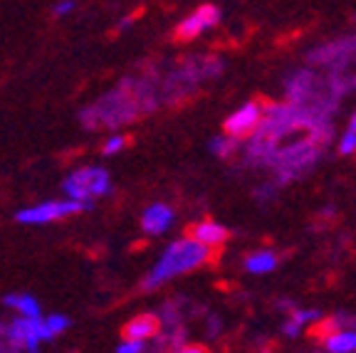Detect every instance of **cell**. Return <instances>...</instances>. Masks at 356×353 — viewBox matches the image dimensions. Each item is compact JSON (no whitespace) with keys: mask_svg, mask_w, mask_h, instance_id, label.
<instances>
[{"mask_svg":"<svg viewBox=\"0 0 356 353\" xmlns=\"http://www.w3.org/2000/svg\"><path fill=\"white\" fill-rule=\"evenodd\" d=\"M208 149H211V154L220 156V158H228V156L235 154V149H238V141L230 138L228 133H218V136H213L211 141H208Z\"/></svg>","mask_w":356,"mask_h":353,"instance_id":"obj_13","label":"cell"},{"mask_svg":"<svg viewBox=\"0 0 356 353\" xmlns=\"http://www.w3.org/2000/svg\"><path fill=\"white\" fill-rule=\"evenodd\" d=\"M129 138L124 136V133H109V136L102 141V154L104 156H117L122 154L124 149H127Z\"/></svg>","mask_w":356,"mask_h":353,"instance_id":"obj_14","label":"cell"},{"mask_svg":"<svg viewBox=\"0 0 356 353\" xmlns=\"http://www.w3.org/2000/svg\"><path fill=\"white\" fill-rule=\"evenodd\" d=\"M349 131H354V133H356V111L351 114V119H349Z\"/></svg>","mask_w":356,"mask_h":353,"instance_id":"obj_21","label":"cell"},{"mask_svg":"<svg viewBox=\"0 0 356 353\" xmlns=\"http://www.w3.org/2000/svg\"><path fill=\"white\" fill-rule=\"evenodd\" d=\"M161 331H163V324H161V319H159V314H136L124 326V338L151 343L161 336Z\"/></svg>","mask_w":356,"mask_h":353,"instance_id":"obj_7","label":"cell"},{"mask_svg":"<svg viewBox=\"0 0 356 353\" xmlns=\"http://www.w3.org/2000/svg\"><path fill=\"white\" fill-rule=\"evenodd\" d=\"M134 22H136V15H124L122 20L117 22V33H127V30H131Z\"/></svg>","mask_w":356,"mask_h":353,"instance_id":"obj_19","label":"cell"},{"mask_svg":"<svg viewBox=\"0 0 356 353\" xmlns=\"http://www.w3.org/2000/svg\"><path fill=\"white\" fill-rule=\"evenodd\" d=\"M173 225H176V210L168 203H151L141 213V230L149 238H161Z\"/></svg>","mask_w":356,"mask_h":353,"instance_id":"obj_6","label":"cell"},{"mask_svg":"<svg viewBox=\"0 0 356 353\" xmlns=\"http://www.w3.org/2000/svg\"><path fill=\"white\" fill-rule=\"evenodd\" d=\"M337 151H339V156H356V133L346 129L337 141Z\"/></svg>","mask_w":356,"mask_h":353,"instance_id":"obj_16","label":"cell"},{"mask_svg":"<svg viewBox=\"0 0 356 353\" xmlns=\"http://www.w3.org/2000/svg\"><path fill=\"white\" fill-rule=\"evenodd\" d=\"M146 351H149V343L129 341V338H124V341L117 346V353H146Z\"/></svg>","mask_w":356,"mask_h":353,"instance_id":"obj_17","label":"cell"},{"mask_svg":"<svg viewBox=\"0 0 356 353\" xmlns=\"http://www.w3.org/2000/svg\"><path fill=\"white\" fill-rule=\"evenodd\" d=\"M211 249L203 247L200 243H195L191 235L176 238L173 243H168L163 247V252L159 254V260L151 265V270L146 272V277L141 279V289L144 292H156V289L166 287L168 281L178 279V277L191 274V272L200 270L211 262Z\"/></svg>","mask_w":356,"mask_h":353,"instance_id":"obj_1","label":"cell"},{"mask_svg":"<svg viewBox=\"0 0 356 353\" xmlns=\"http://www.w3.org/2000/svg\"><path fill=\"white\" fill-rule=\"evenodd\" d=\"M319 321H322V311L302 306V309H295L292 314H287V319L282 321V334L287 338H297V336H302L309 326L319 324Z\"/></svg>","mask_w":356,"mask_h":353,"instance_id":"obj_10","label":"cell"},{"mask_svg":"<svg viewBox=\"0 0 356 353\" xmlns=\"http://www.w3.org/2000/svg\"><path fill=\"white\" fill-rule=\"evenodd\" d=\"M111 176L102 166H79L70 171L62 181L65 198L77 200L84 205H95V200L106 198L111 193Z\"/></svg>","mask_w":356,"mask_h":353,"instance_id":"obj_2","label":"cell"},{"mask_svg":"<svg viewBox=\"0 0 356 353\" xmlns=\"http://www.w3.org/2000/svg\"><path fill=\"white\" fill-rule=\"evenodd\" d=\"M322 346L327 353H356V326H339L324 331Z\"/></svg>","mask_w":356,"mask_h":353,"instance_id":"obj_9","label":"cell"},{"mask_svg":"<svg viewBox=\"0 0 356 353\" xmlns=\"http://www.w3.org/2000/svg\"><path fill=\"white\" fill-rule=\"evenodd\" d=\"M262 119H265V109H262L260 101H245L225 119V133L235 141L248 138L252 136V131L260 129Z\"/></svg>","mask_w":356,"mask_h":353,"instance_id":"obj_5","label":"cell"},{"mask_svg":"<svg viewBox=\"0 0 356 353\" xmlns=\"http://www.w3.org/2000/svg\"><path fill=\"white\" fill-rule=\"evenodd\" d=\"M220 8L213 6V3H203L195 10H191L184 20L176 25V38L178 40H198L213 30L220 22Z\"/></svg>","mask_w":356,"mask_h":353,"instance_id":"obj_4","label":"cell"},{"mask_svg":"<svg viewBox=\"0 0 356 353\" xmlns=\"http://www.w3.org/2000/svg\"><path fill=\"white\" fill-rule=\"evenodd\" d=\"M280 265V257L275 249H255V252H248L243 260V267L248 274L252 277H265L273 274Z\"/></svg>","mask_w":356,"mask_h":353,"instance_id":"obj_12","label":"cell"},{"mask_svg":"<svg viewBox=\"0 0 356 353\" xmlns=\"http://www.w3.org/2000/svg\"><path fill=\"white\" fill-rule=\"evenodd\" d=\"M3 306H6V309H10L17 319H35V321L44 319L42 306H40V302L33 297V294L10 292V294H6V297H3Z\"/></svg>","mask_w":356,"mask_h":353,"instance_id":"obj_11","label":"cell"},{"mask_svg":"<svg viewBox=\"0 0 356 353\" xmlns=\"http://www.w3.org/2000/svg\"><path fill=\"white\" fill-rule=\"evenodd\" d=\"M168 353H208L203 346H195V343H186V346L176 348V351H168Z\"/></svg>","mask_w":356,"mask_h":353,"instance_id":"obj_20","label":"cell"},{"mask_svg":"<svg viewBox=\"0 0 356 353\" xmlns=\"http://www.w3.org/2000/svg\"><path fill=\"white\" fill-rule=\"evenodd\" d=\"M44 324H47V329H50V334L52 336H62V334L72 326V321H70V316H65V314H60V311H55V314H47L44 316Z\"/></svg>","mask_w":356,"mask_h":353,"instance_id":"obj_15","label":"cell"},{"mask_svg":"<svg viewBox=\"0 0 356 353\" xmlns=\"http://www.w3.org/2000/svg\"><path fill=\"white\" fill-rule=\"evenodd\" d=\"M260 353H273V351H267V348H262V351Z\"/></svg>","mask_w":356,"mask_h":353,"instance_id":"obj_22","label":"cell"},{"mask_svg":"<svg viewBox=\"0 0 356 353\" xmlns=\"http://www.w3.org/2000/svg\"><path fill=\"white\" fill-rule=\"evenodd\" d=\"M191 238H193L195 243H200L203 247H208L213 252V249L222 247V245L228 243L230 232H228V227L222 225V222L200 220V222H195V225L191 227Z\"/></svg>","mask_w":356,"mask_h":353,"instance_id":"obj_8","label":"cell"},{"mask_svg":"<svg viewBox=\"0 0 356 353\" xmlns=\"http://www.w3.org/2000/svg\"><path fill=\"white\" fill-rule=\"evenodd\" d=\"M77 8V3H72V0H62V3H55L52 6V15L55 17H67L70 13Z\"/></svg>","mask_w":356,"mask_h":353,"instance_id":"obj_18","label":"cell"},{"mask_svg":"<svg viewBox=\"0 0 356 353\" xmlns=\"http://www.w3.org/2000/svg\"><path fill=\"white\" fill-rule=\"evenodd\" d=\"M92 205L77 203V200L60 198V200H42L38 205L22 208L15 213V220L20 225H50V222H60L67 217L79 215V213H89Z\"/></svg>","mask_w":356,"mask_h":353,"instance_id":"obj_3","label":"cell"}]
</instances>
